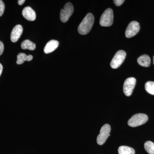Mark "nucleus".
<instances>
[{
    "instance_id": "obj_1",
    "label": "nucleus",
    "mask_w": 154,
    "mask_h": 154,
    "mask_svg": "<svg viewBox=\"0 0 154 154\" xmlns=\"http://www.w3.org/2000/svg\"><path fill=\"white\" fill-rule=\"evenodd\" d=\"M94 22V15L88 13L78 27V32L81 35H86L91 31Z\"/></svg>"
},
{
    "instance_id": "obj_2",
    "label": "nucleus",
    "mask_w": 154,
    "mask_h": 154,
    "mask_svg": "<svg viewBox=\"0 0 154 154\" xmlns=\"http://www.w3.org/2000/svg\"><path fill=\"white\" fill-rule=\"evenodd\" d=\"M148 120L147 115L144 113H137L133 116L128 122V124L130 127H136L142 125Z\"/></svg>"
},
{
    "instance_id": "obj_3",
    "label": "nucleus",
    "mask_w": 154,
    "mask_h": 154,
    "mask_svg": "<svg viewBox=\"0 0 154 154\" xmlns=\"http://www.w3.org/2000/svg\"><path fill=\"white\" fill-rule=\"evenodd\" d=\"M113 20V11L108 8L104 11L100 18V25L103 27H110L112 25Z\"/></svg>"
},
{
    "instance_id": "obj_4",
    "label": "nucleus",
    "mask_w": 154,
    "mask_h": 154,
    "mask_svg": "<svg viewBox=\"0 0 154 154\" xmlns=\"http://www.w3.org/2000/svg\"><path fill=\"white\" fill-rule=\"evenodd\" d=\"M111 128L109 124L104 125L100 130V134L97 137V143L99 145L105 143L107 138L110 136V132Z\"/></svg>"
},
{
    "instance_id": "obj_5",
    "label": "nucleus",
    "mask_w": 154,
    "mask_h": 154,
    "mask_svg": "<svg viewBox=\"0 0 154 154\" xmlns=\"http://www.w3.org/2000/svg\"><path fill=\"white\" fill-rule=\"evenodd\" d=\"M73 12L74 7L73 5L71 3H67L64 6L63 9H61L60 11L61 21L63 23L67 22Z\"/></svg>"
},
{
    "instance_id": "obj_6",
    "label": "nucleus",
    "mask_w": 154,
    "mask_h": 154,
    "mask_svg": "<svg viewBox=\"0 0 154 154\" xmlns=\"http://www.w3.org/2000/svg\"><path fill=\"white\" fill-rule=\"evenodd\" d=\"M126 55V52L124 51H118L110 62L111 67L114 69L118 68L124 62Z\"/></svg>"
},
{
    "instance_id": "obj_7",
    "label": "nucleus",
    "mask_w": 154,
    "mask_h": 154,
    "mask_svg": "<svg viewBox=\"0 0 154 154\" xmlns=\"http://www.w3.org/2000/svg\"><path fill=\"white\" fill-rule=\"evenodd\" d=\"M136 83V79L133 77L128 78L125 81L123 85V92L127 96H129L132 94Z\"/></svg>"
},
{
    "instance_id": "obj_8",
    "label": "nucleus",
    "mask_w": 154,
    "mask_h": 154,
    "mask_svg": "<svg viewBox=\"0 0 154 154\" xmlns=\"http://www.w3.org/2000/svg\"><path fill=\"white\" fill-rule=\"evenodd\" d=\"M140 29L139 23L136 21H132L129 23L125 30V36L130 38L136 35Z\"/></svg>"
},
{
    "instance_id": "obj_9",
    "label": "nucleus",
    "mask_w": 154,
    "mask_h": 154,
    "mask_svg": "<svg viewBox=\"0 0 154 154\" xmlns=\"http://www.w3.org/2000/svg\"><path fill=\"white\" fill-rule=\"evenodd\" d=\"M23 30L22 25H18L14 27L11 33V38L12 42H16L19 40L22 35Z\"/></svg>"
},
{
    "instance_id": "obj_10",
    "label": "nucleus",
    "mask_w": 154,
    "mask_h": 154,
    "mask_svg": "<svg viewBox=\"0 0 154 154\" xmlns=\"http://www.w3.org/2000/svg\"><path fill=\"white\" fill-rule=\"evenodd\" d=\"M22 14L23 17L28 21H33L36 19V13L30 7H25L22 11Z\"/></svg>"
},
{
    "instance_id": "obj_11",
    "label": "nucleus",
    "mask_w": 154,
    "mask_h": 154,
    "mask_svg": "<svg viewBox=\"0 0 154 154\" xmlns=\"http://www.w3.org/2000/svg\"><path fill=\"white\" fill-rule=\"evenodd\" d=\"M59 42L57 40H51L48 42L44 48V51L45 54L53 52L58 47Z\"/></svg>"
},
{
    "instance_id": "obj_12",
    "label": "nucleus",
    "mask_w": 154,
    "mask_h": 154,
    "mask_svg": "<svg viewBox=\"0 0 154 154\" xmlns=\"http://www.w3.org/2000/svg\"><path fill=\"white\" fill-rule=\"evenodd\" d=\"M137 62L140 65L147 67L150 66L151 64V59L149 56L146 54L140 56L137 59Z\"/></svg>"
},
{
    "instance_id": "obj_13",
    "label": "nucleus",
    "mask_w": 154,
    "mask_h": 154,
    "mask_svg": "<svg viewBox=\"0 0 154 154\" xmlns=\"http://www.w3.org/2000/svg\"><path fill=\"white\" fill-rule=\"evenodd\" d=\"M33 56L29 55L27 56L25 53H20L17 55V64H22L24 63L25 61H30L33 59Z\"/></svg>"
},
{
    "instance_id": "obj_14",
    "label": "nucleus",
    "mask_w": 154,
    "mask_h": 154,
    "mask_svg": "<svg viewBox=\"0 0 154 154\" xmlns=\"http://www.w3.org/2000/svg\"><path fill=\"white\" fill-rule=\"evenodd\" d=\"M36 46L35 43L28 39L24 40L21 44V48L22 49H29V50H34L36 48Z\"/></svg>"
},
{
    "instance_id": "obj_15",
    "label": "nucleus",
    "mask_w": 154,
    "mask_h": 154,
    "mask_svg": "<svg viewBox=\"0 0 154 154\" xmlns=\"http://www.w3.org/2000/svg\"><path fill=\"white\" fill-rule=\"evenodd\" d=\"M119 154H135L134 149L128 146H122L118 149Z\"/></svg>"
},
{
    "instance_id": "obj_16",
    "label": "nucleus",
    "mask_w": 154,
    "mask_h": 154,
    "mask_svg": "<svg viewBox=\"0 0 154 154\" xmlns=\"http://www.w3.org/2000/svg\"><path fill=\"white\" fill-rule=\"evenodd\" d=\"M144 148L149 154H154V143L150 141L146 142L144 144Z\"/></svg>"
},
{
    "instance_id": "obj_17",
    "label": "nucleus",
    "mask_w": 154,
    "mask_h": 154,
    "mask_svg": "<svg viewBox=\"0 0 154 154\" xmlns=\"http://www.w3.org/2000/svg\"><path fill=\"white\" fill-rule=\"evenodd\" d=\"M145 90L149 94L154 95V82L149 81L145 85Z\"/></svg>"
},
{
    "instance_id": "obj_18",
    "label": "nucleus",
    "mask_w": 154,
    "mask_h": 154,
    "mask_svg": "<svg viewBox=\"0 0 154 154\" xmlns=\"http://www.w3.org/2000/svg\"><path fill=\"white\" fill-rule=\"evenodd\" d=\"M5 10V5L4 2L2 0H0V17L2 16L4 14Z\"/></svg>"
},
{
    "instance_id": "obj_19",
    "label": "nucleus",
    "mask_w": 154,
    "mask_h": 154,
    "mask_svg": "<svg viewBox=\"0 0 154 154\" xmlns=\"http://www.w3.org/2000/svg\"><path fill=\"white\" fill-rule=\"evenodd\" d=\"M124 0H114L113 2L116 6H121L124 2Z\"/></svg>"
},
{
    "instance_id": "obj_20",
    "label": "nucleus",
    "mask_w": 154,
    "mask_h": 154,
    "mask_svg": "<svg viewBox=\"0 0 154 154\" xmlns=\"http://www.w3.org/2000/svg\"><path fill=\"white\" fill-rule=\"evenodd\" d=\"M4 50V44L2 41H0V56L2 54Z\"/></svg>"
},
{
    "instance_id": "obj_21",
    "label": "nucleus",
    "mask_w": 154,
    "mask_h": 154,
    "mask_svg": "<svg viewBox=\"0 0 154 154\" xmlns=\"http://www.w3.org/2000/svg\"><path fill=\"white\" fill-rule=\"evenodd\" d=\"M25 2V0H19L18 1V4L19 5H22Z\"/></svg>"
},
{
    "instance_id": "obj_22",
    "label": "nucleus",
    "mask_w": 154,
    "mask_h": 154,
    "mask_svg": "<svg viewBox=\"0 0 154 154\" xmlns=\"http://www.w3.org/2000/svg\"><path fill=\"white\" fill-rule=\"evenodd\" d=\"M3 69V67L2 65V64L0 63V76H1L2 72Z\"/></svg>"
},
{
    "instance_id": "obj_23",
    "label": "nucleus",
    "mask_w": 154,
    "mask_h": 154,
    "mask_svg": "<svg viewBox=\"0 0 154 154\" xmlns=\"http://www.w3.org/2000/svg\"><path fill=\"white\" fill-rule=\"evenodd\" d=\"M153 64L154 65V55L153 56Z\"/></svg>"
}]
</instances>
